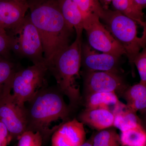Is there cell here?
Returning a JSON list of instances; mask_svg holds the SVG:
<instances>
[{
  "mask_svg": "<svg viewBox=\"0 0 146 146\" xmlns=\"http://www.w3.org/2000/svg\"><path fill=\"white\" fill-rule=\"evenodd\" d=\"M28 15L42 39L46 62L70 46L74 29L68 26L57 0H27Z\"/></svg>",
  "mask_w": 146,
  "mask_h": 146,
  "instance_id": "cell-1",
  "label": "cell"
},
{
  "mask_svg": "<svg viewBox=\"0 0 146 146\" xmlns=\"http://www.w3.org/2000/svg\"><path fill=\"white\" fill-rule=\"evenodd\" d=\"M63 95L58 88L47 86L39 90L25 106L26 131L39 132L44 139L56 130L50 128L53 122L67 121L72 109L65 103Z\"/></svg>",
  "mask_w": 146,
  "mask_h": 146,
  "instance_id": "cell-2",
  "label": "cell"
},
{
  "mask_svg": "<svg viewBox=\"0 0 146 146\" xmlns=\"http://www.w3.org/2000/svg\"><path fill=\"white\" fill-rule=\"evenodd\" d=\"M82 35H76L75 40L49 62L50 71L56 80L58 89L68 97L71 109L75 108L81 100L77 80L80 78L82 62Z\"/></svg>",
  "mask_w": 146,
  "mask_h": 146,
  "instance_id": "cell-3",
  "label": "cell"
},
{
  "mask_svg": "<svg viewBox=\"0 0 146 146\" xmlns=\"http://www.w3.org/2000/svg\"><path fill=\"white\" fill-rule=\"evenodd\" d=\"M104 26L125 50L129 63L133 65L134 58L141 49L145 48L146 28L142 37L137 35V23L117 11L104 9L100 16Z\"/></svg>",
  "mask_w": 146,
  "mask_h": 146,
  "instance_id": "cell-4",
  "label": "cell"
},
{
  "mask_svg": "<svg viewBox=\"0 0 146 146\" xmlns=\"http://www.w3.org/2000/svg\"><path fill=\"white\" fill-rule=\"evenodd\" d=\"M7 35L12 39V51L16 54L29 59L33 64L46 61L42 39L28 14L17 27Z\"/></svg>",
  "mask_w": 146,
  "mask_h": 146,
  "instance_id": "cell-5",
  "label": "cell"
},
{
  "mask_svg": "<svg viewBox=\"0 0 146 146\" xmlns=\"http://www.w3.org/2000/svg\"><path fill=\"white\" fill-rule=\"evenodd\" d=\"M48 71L46 61L33 64L15 73L11 83V91L16 102L22 106L31 99L39 90L46 86V76Z\"/></svg>",
  "mask_w": 146,
  "mask_h": 146,
  "instance_id": "cell-6",
  "label": "cell"
},
{
  "mask_svg": "<svg viewBox=\"0 0 146 146\" xmlns=\"http://www.w3.org/2000/svg\"><path fill=\"white\" fill-rule=\"evenodd\" d=\"M83 29L87 33L89 45L91 48L119 58L126 54L122 46L101 23L98 15L94 14L84 18Z\"/></svg>",
  "mask_w": 146,
  "mask_h": 146,
  "instance_id": "cell-7",
  "label": "cell"
},
{
  "mask_svg": "<svg viewBox=\"0 0 146 146\" xmlns=\"http://www.w3.org/2000/svg\"><path fill=\"white\" fill-rule=\"evenodd\" d=\"M11 86L4 92L0 98V120L5 125L13 139L18 140L27 130L25 106L20 105L11 93Z\"/></svg>",
  "mask_w": 146,
  "mask_h": 146,
  "instance_id": "cell-8",
  "label": "cell"
},
{
  "mask_svg": "<svg viewBox=\"0 0 146 146\" xmlns=\"http://www.w3.org/2000/svg\"><path fill=\"white\" fill-rule=\"evenodd\" d=\"M84 77L85 96L96 92H114L122 96L129 86L119 72H85Z\"/></svg>",
  "mask_w": 146,
  "mask_h": 146,
  "instance_id": "cell-9",
  "label": "cell"
},
{
  "mask_svg": "<svg viewBox=\"0 0 146 146\" xmlns=\"http://www.w3.org/2000/svg\"><path fill=\"white\" fill-rule=\"evenodd\" d=\"M83 123L74 118L63 122L52 133L51 146H79L86 141Z\"/></svg>",
  "mask_w": 146,
  "mask_h": 146,
  "instance_id": "cell-10",
  "label": "cell"
},
{
  "mask_svg": "<svg viewBox=\"0 0 146 146\" xmlns=\"http://www.w3.org/2000/svg\"><path fill=\"white\" fill-rule=\"evenodd\" d=\"M27 0H0V29L10 32L23 21L28 11Z\"/></svg>",
  "mask_w": 146,
  "mask_h": 146,
  "instance_id": "cell-11",
  "label": "cell"
},
{
  "mask_svg": "<svg viewBox=\"0 0 146 146\" xmlns=\"http://www.w3.org/2000/svg\"><path fill=\"white\" fill-rule=\"evenodd\" d=\"M82 56L86 72H119L118 66L120 58L110 54L97 52L89 45H84Z\"/></svg>",
  "mask_w": 146,
  "mask_h": 146,
  "instance_id": "cell-12",
  "label": "cell"
},
{
  "mask_svg": "<svg viewBox=\"0 0 146 146\" xmlns=\"http://www.w3.org/2000/svg\"><path fill=\"white\" fill-rule=\"evenodd\" d=\"M79 121L98 131L103 130L113 126L114 115L109 110L86 109L80 114Z\"/></svg>",
  "mask_w": 146,
  "mask_h": 146,
  "instance_id": "cell-13",
  "label": "cell"
},
{
  "mask_svg": "<svg viewBox=\"0 0 146 146\" xmlns=\"http://www.w3.org/2000/svg\"><path fill=\"white\" fill-rule=\"evenodd\" d=\"M60 11L68 26L76 31V35H82L84 17L73 0H57Z\"/></svg>",
  "mask_w": 146,
  "mask_h": 146,
  "instance_id": "cell-14",
  "label": "cell"
},
{
  "mask_svg": "<svg viewBox=\"0 0 146 146\" xmlns=\"http://www.w3.org/2000/svg\"><path fill=\"white\" fill-rule=\"evenodd\" d=\"M127 102L128 109L136 112L145 111L146 108V84L139 82L128 86L122 95Z\"/></svg>",
  "mask_w": 146,
  "mask_h": 146,
  "instance_id": "cell-15",
  "label": "cell"
},
{
  "mask_svg": "<svg viewBox=\"0 0 146 146\" xmlns=\"http://www.w3.org/2000/svg\"><path fill=\"white\" fill-rule=\"evenodd\" d=\"M112 112L114 115L113 126L121 132L142 125L136 112L128 109L121 102L115 106Z\"/></svg>",
  "mask_w": 146,
  "mask_h": 146,
  "instance_id": "cell-16",
  "label": "cell"
},
{
  "mask_svg": "<svg viewBox=\"0 0 146 146\" xmlns=\"http://www.w3.org/2000/svg\"><path fill=\"white\" fill-rule=\"evenodd\" d=\"M120 102L114 92H96L85 96L86 109L103 108L110 110V106L115 108Z\"/></svg>",
  "mask_w": 146,
  "mask_h": 146,
  "instance_id": "cell-17",
  "label": "cell"
},
{
  "mask_svg": "<svg viewBox=\"0 0 146 146\" xmlns=\"http://www.w3.org/2000/svg\"><path fill=\"white\" fill-rule=\"evenodd\" d=\"M19 70L11 59L0 56V98L6 89L11 86L13 76Z\"/></svg>",
  "mask_w": 146,
  "mask_h": 146,
  "instance_id": "cell-18",
  "label": "cell"
},
{
  "mask_svg": "<svg viewBox=\"0 0 146 146\" xmlns=\"http://www.w3.org/2000/svg\"><path fill=\"white\" fill-rule=\"evenodd\" d=\"M120 138L121 144L123 146L146 145V131L142 125L122 131Z\"/></svg>",
  "mask_w": 146,
  "mask_h": 146,
  "instance_id": "cell-19",
  "label": "cell"
},
{
  "mask_svg": "<svg viewBox=\"0 0 146 146\" xmlns=\"http://www.w3.org/2000/svg\"><path fill=\"white\" fill-rule=\"evenodd\" d=\"M93 146H120V136L113 128L106 129L100 131L93 137Z\"/></svg>",
  "mask_w": 146,
  "mask_h": 146,
  "instance_id": "cell-20",
  "label": "cell"
},
{
  "mask_svg": "<svg viewBox=\"0 0 146 146\" xmlns=\"http://www.w3.org/2000/svg\"><path fill=\"white\" fill-rule=\"evenodd\" d=\"M81 11L84 18L91 15L100 16L104 9L98 0H73Z\"/></svg>",
  "mask_w": 146,
  "mask_h": 146,
  "instance_id": "cell-21",
  "label": "cell"
},
{
  "mask_svg": "<svg viewBox=\"0 0 146 146\" xmlns=\"http://www.w3.org/2000/svg\"><path fill=\"white\" fill-rule=\"evenodd\" d=\"M112 2L115 10L133 19L144 28H146V23L141 21L133 11L131 0H112Z\"/></svg>",
  "mask_w": 146,
  "mask_h": 146,
  "instance_id": "cell-22",
  "label": "cell"
},
{
  "mask_svg": "<svg viewBox=\"0 0 146 146\" xmlns=\"http://www.w3.org/2000/svg\"><path fill=\"white\" fill-rule=\"evenodd\" d=\"M17 146H42L43 139L39 132L25 131L18 139Z\"/></svg>",
  "mask_w": 146,
  "mask_h": 146,
  "instance_id": "cell-23",
  "label": "cell"
},
{
  "mask_svg": "<svg viewBox=\"0 0 146 146\" xmlns=\"http://www.w3.org/2000/svg\"><path fill=\"white\" fill-rule=\"evenodd\" d=\"M133 64H135L141 78L140 82L146 84V49L143 48L134 58Z\"/></svg>",
  "mask_w": 146,
  "mask_h": 146,
  "instance_id": "cell-24",
  "label": "cell"
},
{
  "mask_svg": "<svg viewBox=\"0 0 146 146\" xmlns=\"http://www.w3.org/2000/svg\"><path fill=\"white\" fill-rule=\"evenodd\" d=\"M12 51V39L6 32L0 29V56L10 59Z\"/></svg>",
  "mask_w": 146,
  "mask_h": 146,
  "instance_id": "cell-25",
  "label": "cell"
},
{
  "mask_svg": "<svg viewBox=\"0 0 146 146\" xmlns=\"http://www.w3.org/2000/svg\"><path fill=\"white\" fill-rule=\"evenodd\" d=\"M132 9L136 16L144 21L143 10L146 6V0H131Z\"/></svg>",
  "mask_w": 146,
  "mask_h": 146,
  "instance_id": "cell-26",
  "label": "cell"
},
{
  "mask_svg": "<svg viewBox=\"0 0 146 146\" xmlns=\"http://www.w3.org/2000/svg\"><path fill=\"white\" fill-rule=\"evenodd\" d=\"M12 140L6 126L0 120V146H7Z\"/></svg>",
  "mask_w": 146,
  "mask_h": 146,
  "instance_id": "cell-27",
  "label": "cell"
},
{
  "mask_svg": "<svg viewBox=\"0 0 146 146\" xmlns=\"http://www.w3.org/2000/svg\"><path fill=\"white\" fill-rule=\"evenodd\" d=\"M104 9H108V5L112 2V0H98Z\"/></svg>",
  "mask_w": 146,
  "mask_h": 146,
  "instance_id": "cell-28",
  "label": "cell"
},
{
  "mask_svg": "<svg viewBox=\"0 0 146 146\" xmlns=\"http://www.w3.org/2000/svg\"><path fill=\"white\" fill-rule=\"evenodd\" d=\"M93 139L92 140H89V141H85L84 143L82 144L79 146H93V143H92Z\"/></svg>",
  "mask_w": 146,
  "mask_h": 146,
  "instance_id": "cell-29",
  "label": "cell"
},
{
  "mask_svg": "<svg viewBox=\"0 0 146 146\" xmlns=\"http://www.w3.org/2000/svg\"><path fill=\"white\" fill-rule=\"evenodd\" d=\"M146 146V145L145 146Z\"/></svg>",
  "mask_w": 146,
  "mask_h": 146,
  "instance_id": "cell-30",
  "label": "cell"
}]
</instances>
